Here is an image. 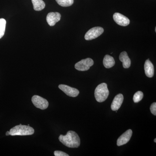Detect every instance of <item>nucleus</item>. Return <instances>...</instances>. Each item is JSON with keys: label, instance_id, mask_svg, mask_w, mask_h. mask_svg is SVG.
Wrapping results in <instances>:
<instances>
[{"label": "nucleus", "instance_id": "obj_12", "mask_svg": "<svg viewBox=\"0 0 156 156\" xmlns=\"http://www.w3.org/2000/svg\"><path fill=\"white\" fill-rule=\"evenodd\" d=\"M144 71L146 75L148 77L152 78L153 77L154 73V65L149 59L145 61L144 64Z\"/></svg>", "mask_w": 156, "mask_h": 156}, {"label": "nucleus", "instance_id": "obj_21", "mask_svg": "<svg viewBox=\"0 0 156 156\" xmlns=\"http://www.w3.org/2000/svg\"><path fill=\"white\" fill-rule=\"evenodd\" d=\"M10 135V131H8L6 133V136H9V135Z\"/></svg>", "mask_w": 156, "mask_h": 156}, {"label": "nucleus", "instance_id": "obj_7", "mask_svg": "<svg viewBox=\"0 0 156 156\" xmlns=\"http://www.w3.org/2000/svg\"><path fill=\"white\" fill-rule=\"evenodd\" d=\"M58 88L70 97H76L79 95L80 92L77 89L73 88L67 85L61 84L58 86Z\"/></svg>", "mask_w": 156, "mask_h": 156}, {"label": "nucleus", "instance_id": "obj_2", "mask_svg": "<svg viewBox=\"0 0 156 156\" xmlns=\"http://www.w3.org/2000/svg\"><path fill=\"white\" fill-rule=\"evenodd\" d=\"M34 133V130L33 128L21 124L13 127L10 130V135L11 136H26L32 135Z\"/></svg>", "mask_w": 156, "mask_h": 156}, {"label": "nucleus", "instance_id": "obj_20", "mask_svg": "<svg viewBox=\"0 0 156 156\" xmlns=\"http://www.w3.org/2000/svg\"><path fill=\"white\" fill-rule=\"evenodd\" d=\"M150 110L152 114L156 115V103L154 102L150 107Z\"/></svg>", "mask_w": 156, "mask_h": 156}, {"label": "nucleus", "instance_id": "obj_4", "mask_svg": "<svg viewBox=\"0 0 156 156\" xmlns=\"http://www.w3.org/2000/svg\"><path fill=\"white\" fill-rule=\"evenodd\" d=\"M94 64V61L91 58H87L82 59L76 63L75 65L76 69L80 71H85L88 70L90 67Z\"/></svg>", "mask_w": 156, "mask_h": 156}, {"label": "nucleus", "instance_id": "obj_9", "mask_svg": "<svg viewBox=\"0 0 156 156\" xmlns=\"http://www.w3.org/2000/svg\"><path fill=\"white\" fill-rule=\"evenodd\" d=\"M132 135V130L131 129L127 130L118 138L117 142V145L121 146L127 144L131 139Z\"/></svg>", "mask_w": 156, "mask_h": 156}, {"label": "nucleus", "instance_id": "obj_3", "mask_svg": "<svg viewBox=\"0 0 156 156\" xmlns=\"http://www.w3.org/2000/svg\"><path fill=\"white\" fill-rule=\"evenodd\" d=\"M109 92L107 85L102 83L97 86L95 91V97L98 102H102L105 101L108 97Z\"/></svg>", "mask_w": 156, "mask_h": 156}, {"label": "nucleus", "instance_id": "obj_17", "mask_svg": "<svg viewBox=\"0 0 156 156\" xmlns=\"http://www.w3.org/2000/svg\"><path fill=\"white\" fill-rule=\"evenodd\" d=\"M6 25V21L4 18L0 19V39L2 38L5 33Z\"/></svg>", "mask_w": 156, "mask_h": 156}, {"label": "nucleus", "instance_id": "obj_11", "mask_svg": "<svg viewBox=\"0 0 156 156\" xmlns=\"http://www.w3.org/2000/svg\"><path fill=\"white\" fill-rule=\"evenodd\" d=\"M124 101V96L122 94H119L115 96L111 105V109L114 111H118L121 107Z\"/></svg>", "mask_w": 156, "mask_h": 156}, {"label": "nucleus", "instance_id": "obj_6", "mask_svg": "<svg viewBox=\"0 0 156 156\" xmlns=\"http://www.w3.org/2000/svg\"><path fill=\"white\" fill-rule=\"evenodd\" d=\"M104 32V29L100 27L90 29L85 35V38L87 41H91L98 37Z\"/></svg>", "mask_w": 156, "mask_h": 156}, {"label": "nucleus", "instance_id": "obj_18", "mask_svg": "<svg viewBox=\"0 0 156 156\" xmlns=\"http://www.w3.org/2000/svg\"><path fill=\"white\" fill-rule=\"evenodd\" d=\"M143 97V93L141 91H138L134 94L133 97V101L135 103H137L142 100Z\"/></svg>", "mask_w": 156, "mask_h": 156}, {"label": "nucleus", "instance_id": "obj_10", "mask_svg": "<svg viewBox=\"0 0 156 156\" xmlns=\"http://www.w3.org/2000/svg\"><path fill=\"white\" fill-rule=\"evenodd\" d=\"M61 14L58 12H50L48 14L47 21L50 26H53L61 19Z\"/></svg>", "mask_w": 156, "mask_h": 156}, {"label": "nucleus", "instance_id": "obj_23", "mask_svg": "<svg viewBox=\"0 0 156 156\" xmlns=\"http://www.w3.org/2000/svg\"><path fill=\"white\" fill-rule=\"evenodd\" d=\"M155 32H156V28L155 27Z\"/></svg>", "mask_w": 156, "mask_h": 156}, {"label": "nucleus", "instance_id": "obj_8", "mask_svg": "<svg viewBox=\"0 0 156 156\" xmlns=\"http://www.w3.org/2000/svg\"><path fill=\"white\" fill-rule=\"evenodd\" d=\"M113 19L118 25L127 26L130 23V20L128 17L119 13H115L113 15Z\"/></svg>", "mask_w": 156, "mask_h": 156}, {"label": "nucleus", "instance_id": "obj_16", "mask_svg": "<svg viewBox=\"0 0 156 156\" xmlns=\"http://www.w3.org/2000/svg\"><path fill=\"white\" fill-rule=\"evenodd\" d=\"M56 1L58 5L63 7L72 5L74 3V0H56Z\"/></svg>", "mask_w": 156, "mask_h": 156}, {"label": "nucleus", "instance_id": "obj_13", "mask_svg": "<svg viewBox=\"0 0 156 156\" xmlns=\"http://www.w3.org/2000/svg\"><path fill=\"white\" fill-rule=\"evenodd\" d=\"M119 59L120 61L122 62L123 66L124 68L128 69L131 66V59L128 56L127 52L124 51L121 53L120 54Z\"/></svg>", "mask_w": 156, "mask_h": 156}, {"label": "nucleus", "instance_id": "obj_22", "mask_svg": "<svg viewBox=\"0 0 156 156\" xmlns=\"http://www.w3.org/2000/svg\"><path fill=\"white\" fill-rule=\"evenodd\" d=\"M154 142L155 143L156 142V138H155V139L154 140Z\"/></svg>", "mask_w": 156, "mask_h": 156}, {"label": "nucleus", "instance_id": "obj_19", "mask_svg": "<svg viewBox=\"0 0 156 156\" xmlns=\"http://www.w3.org/2000/svg\"><path fill=\"white\" fill-rule=\"evenodd\" d=\"M54 155L55 156H69V155L66 153L62 151H56L54 152Z\"/></svg>", "mask_w": 156, "mask_h": 156}, {"label": "nucleus", "instance_id": "obj_15", "mask_svg": "<svg viewBox=\"0 0 156 156\" xmlns=\"http://www.w3.org/2000/svg\"><path fill=\"white\" fill-rule=\"evenodd\" d=\"M34 9L36 11H41L44 9L45 3L43 0H32Z\"/></svg>", "mask_w": 156, "mask_h": 156}, {"label": "nucleus", "instance_id": "obj_1", "mask_svg": "<svg viewBox=\"0 0 156 156\" xmlns=\"http://www.w3.org/2000/svg\"><path fill=\"white\" fill-rule=\"evenodd\" d=\"M59 141L65 146L69 148H77L80 144V139L75 131H68L66 135H60L58 137Z\"/></svg>", "mask_w": 156, "mask_h": 156}, {"label": "nucleus", "instance_id": "obj_14", "mask_svg": "<svg viewBox=\"0 0 156 156\" xmlns=\"http://www.w3.org/2000/svg\"><path fill=\"white\" fill-rule=\"evenodd\" d=\"M115 64L114 58L108 55L105 56L103 59V65L106 68L109 69L114 66Z\"/></svg>", "mask_w": 156, "mask_h": 156}, {"label": "nucleus", "instance_id": "obj_5", "mask_svg": "<svg viewBox=\"0 0 156 156\" xmlns=\"http://www.w3.org/2000/svg\"><path fill=\"white\" fill-rule=\"evenodd\" d=\"M32 103L37 108L41 110L46 109L49 106L48 100L38 95H34L31 99Z\"/></svg>", "mask_w": 156, "mask_h": 156}]
</instances>
